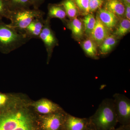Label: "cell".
<instances>
[{
	"label": "cell",
	"mask_w": 130,
	"mask_h": 130,
	"mask_svg": "<svg viewBox=\"0 0 130 130\" xmlns=\"http://www.w3.org/2000/svg\"><path fill=\"white\" fill-rule=\"evenodd\" d=\"M31 6L33 9H39V8L44 2L45 0H30Z\"/></svg>",
	"instance_id": "obj_26"
},
{
	"label": "cell",
	"mask_w": 130,
	"mask_h": 130,
	"mask_svg": "<svg viewBox=\"0 0 130 130\" xmlns=\"http://www.w3.org/2000/svg\"><path fill=\"white\" fill-rule=\"evenodd\" d=\"M123 3H127L130 4V0H120Z\"/></svg>",
	"instance_id": "obj_30"
},
{
	"label": "cell",
	"mask_w": 130,
	"mask_h": 130,
	"mask_svg": "<svg viewBox=\"0 0 130 130\" xmlns=\"http://www.w3.org/2000/svg\"><path fill=\"white\" fill-rule=\"evenodd\" d=\"M89 125V118H78L66 113L63 130H87Z\"/></svg>",
	"instance_id": "obj_8"
},
{
	"label": "cell",
	"mask_w": 130,
	"mask_h": 130,
	"mask_svg": "<svg viewBox=\"0 0 130 130\" xmlns=\"http://www.w3.org/2000/svg\"><path fill=\"white\" fill-rule=\"evenodd\" d=\"M30 40L0 19V52L8 54L19 48Z\"/></svg>",
	"instance_id": "obj_3"
},
{
	"label": "cell",
	"mask_w": 130,
	"mask_h": 130,
	"mask_svg": "<svg viewBox=\"0 0 130 130\" xmlns=\"http://www.w3.org/2000/svg\"><path fill=\"white\" fill-rule=\"evenodd\" d=\"M33 106L38 112L46 115L63 111L59 105L47 99L39 100L35 102Z\"/></svg>",
	"instance_id": "obj_10"
},
{
	"label": "cell",
	"mask_w": 130,
	"mask_h": 130,
	"mask_svg": "<svg viewBox=\"0 0 130 130\" xmlns=\"http://www.w3.org/2000/svg\"><path fill=\"white\" fill-rule=\"evenodd\" d=\"M11 12L7 0H0V19L5 18L9 19Z\"/></svg>",
	"instance_id": "obj_22"
},
{
	"label": "cell",
	"mask_w": 130,
	"mask_h": 130,
	"mask_svg": "<svg viewBox=\"0 0 130 130\" xmlns=\"http://www.w3.org/2000/svg\"><path fill=\"white\" fill-rule=\"evenodd\" d=\"M59 4L64 7L68 18L72 19L76 17L78 13V8L73 0H63Z\"/></svg>",
	"instance_id": "obj_18"
},
{
	"label": "cell",
	"mask_w": 130,
	"mask_h": 130,
	"mask_svg": "<svg viewBox=\"0 0 130 130\" xmlns=\"http://www.w3.org/2000/svg\"><path fill=\"white\" fill-rule=\"evenodd\" d=\"M87 130H95V129H94L92 125L90 124V123L89 126L88 128V129Z\"/></svg>",
	"instance_id": "obj_29"
},
{
	"label": "cell",
	"mask_w": 130,
	"mask_h": 130,
	"mask_svg": "<svg viewBox=\"0 0 130 130\" xmlns=\"http://www.w3.org/2000/svg\"><path fill=\"white\" fill-rule=\"evenodd\" d=\"M96 16L100 21L109 30L115 27L118 23V17L105 8L98 9Z\"/></svg>",
	"instance_id": "obj_12"
},
{
	"label": "cell",
	"mask_w": 130,
	"mask_h": 130,
	"mask_svg": "<svg viewBox=\"0 0 130 130\" xmlns=\"http://www.w3.org/2000/svg\"><path fill=\"white\" fill-rule=\"evenodd\" d=\"M117 43V38L113 35H110L102 42L100 46V53L102 55L109 53Z\"/></svg>",
	"instance_id": "obj_16"
},
{
	"label": "cell",
	"mask_w": 130,
	"mask_h": 130,
	"mask_svg": "<svg viewBox=\"0 0 130 130\" xmlns=\"http://www.w3.org/2000/svg\"><path fill=\"white\" fill-rule=\"evenodd\" d=\"M50 20L47 18L45 20L44 26L39 37L43 42L46 50L48 63L51 58L54 47L58 45V40L50 26Z\"/></svg>",
	"instance_id": "obj_6"
},
{
	"label": "cell",
	"mask_w": 130,
	"mask_h": 130,
	"mask_svg": "<svg viewBox=\"0 0 130 130\" xmlns=\"http://www.w3.org/2000/svg\"><path fill=\"white\" fill-rule=\"evenodd\" d=\"M78 8L84 13H90L89 0H73Z\"/></svg>",
	"instance_id": "obj_23"
},
{
	"label": "cell",
	"mask_w": 130,
	"mask_h": 130,
	"mask_svg": "<svg viewBox=\"0 0 130 130\" xmlns=\"http://www.w3.org/2000/svg\"><path fill=\"white\" fill-rule=\"evenodd\" d=\"M82 47L85 54L89 57L98 59L97 45L93 40L89 38L82 43Z\"/></svg>",
	"instance_id": "obj_17"
},
{
	"label": "cell",
	"mask_w": 130,
	"mask_h": 130,
	"mask_svg": "<svg viewBox=\"0 0 130 130\" xmlns=\"http://www.w3.org/2000/svg\"><path fill=\"white\" fill-rule=\"evenodd\" d=\"M45 13L39 9H25L11 11L9 19V26L20 32L24 34V31L33 20L43 17Z\"/></svg>",
	"instance_id": "obj_4"
},
{
	"label": "cell",
	"mask_w": 130,
	"mask_h": 130,
	"mask_svg": "<svg viewBox=\"0 0 130 130\" xmlns=\"http://www.w3.org/2000/svg\"><path fill=\"white\" fill-rule=\"evenodd\" d=\"M114 105L118 123L122 125H130V100L120 93L113 95Z\"/></svg>",
	"instance_id": "obj_5"
},
{
	"label": "cell",
	"mask_w": 130,
	"mask_h": 130,
	"mask_svg": "<svg viewBox=\"0 0 130 130\" xmlns=\"http://www.w3.org/2000/svg\"><path fill=\"white\" fill-rule=\"evenodd\" d=\"M84 31L85 34L89 37L96 23V18L94 16L89 13L86 14L83 19Z\"/></svg>",
	"instance_id": "obj_20"
},
{
	"label": "cell",
	"mask_w": 130,
	"mask_h": 130,
	"mask_svg": "<svg viewBox=\"0 0 130 130\" xmlns=\"http://www.w3.org/2000/svg\"><path fill=\"white\" fill-rule=\"evenodd\" d=\"M105 0H89L90 13L101 8Z\"/></svg>",
	"instance_id": "obj_24"
},
{
	"label": "cell",
	"mask_w": 130,
	"mask_h": 130,
	"mask_svg": "<svg viewBox=\"0 0 130 130\" xmlns=\"http://www.w3.org/2000/svg\"><path fill=\"white\" fill-rule=\"evenodd\" d=\"M130 30V20L123 19L118 25L113 35L116 38L123 37L129 32Z\"/></svg>",
	"instance_id": "obj_19"
},
{
	"label": "cell",
	"mask_w": 130,
	"mask_h": 130,
	"mask_svg": "<svg viewBox=\"0 0 130 130\" xmlns=\"http://www.w3.org/2000/svg\"><path fill=\"white\" fill-rule=\"evenodd\" d=\"M44 23L45 20L43 19V17L35 19L26 28L24 34L30 40L32 38L39 39Z\"/></svg>",
	"instance_id": "obj_11"
},
{
	"label": "cell",
	"mask_w": 130,
	"mask_h": 130,
	"mask_svg": "<svg viewBox=\"0 0 130 130\" xmlns=\"http://www.w3.org/2000/svg\"><path fill=\"white\" fill-rule=\"evenodd\" d=\"M67 26L74 37L80 39L83 37L84 33L83 24L79 19L76 17L72 19L71 21L68 23Z\"/></svg>",
	"instance_id": "obj_15"
},
{
	"label": "cell",
	"mask_w": 130,
	"mask_h": 130,
	"mask_svg": "<svg viewBox=\"0 0 130 130\" xmlns=\"http://www.w3.org/2000/svg\"><path fill=\"white\" fill-rule=\"evenodd\" d=\"M11 11L29 9L31 6L30 0H7Z\"/></svg>",
	"instance_id": "obj_21"
},
{
	"label": "cell",
	"mask_w": 130,
	"mask_h": 130,
	"mask_svg": "<svg viewBox=\"0 0 130 130\" xmlns=\"http://www.w3.org/2000/svg\"><path fill=\"white\" fill-rule=\"evenodd\" d=\"M104 8L112 13L117 17L124 15L125 6L120 0H105Z\"/></svg>",
	"instance_id": "obj_13"
},
{
	"label": "cell",
	"mask_w": 130,
	"mask_h": 130,
	"mask_svg": "<svg viewBox=\"0 0 130 130\" xmlns=\"http://www.w3.org/2000/svg\"><path fill=\"white\" fill-rule=\"evenodd\" d=\"M47 18L51 19L53 18L65 20L67 16L65 9L62 5L59 4H49L48 5Z\"/></svg>",
	"instance_id": "obj_14"
},
{
	"label": "cell",
	"mask_w": 130,
	"mask_h": 130,
	"mask_svg": "<svg viewBox=\"0 0 130 130\" xmlns=\"http://www.w3.org/2000/svg\"><path fill=\"white\" fill-rule=\"evenodd\" d=\"M112 130H130V125H121L118 128H115Z\"/></svg>",
	"instance_id": "obj_28"
},
{
	"label": "cell",
	"mask_w": 130,
	"mask_h": 130,
	"mask_svg": "<svg viewBox=\"0 0 130 130\" xmlns=\"http://www.w3.org/2000/svg\"><path fill=\"white\" fill-rule=\"evenodd\" d=\"M95 26L90 36V38L100 46L102 42L110 34L109 30L101 22L97 16L95 18Z\"/></svg>",
	"instance_id": "obj_9"
},
{
	"label": "cell",
	"mask_w": 130,
	"mask_h": 130,
	"mask_svg": "<svg viewBox=\"0 0 130 130\" xmlns=\"http://www.w3.org/2000/svg\"><path fill=\"white\" fill-rule=\"evenodd\" d=\"M66 113L63 111L47 115L42 119V130H63Z\"/></svg>",
	"instance_id": "obj_7"
},
{
	"label": "cell",
	"mask_w": 130,
	"mask_h": 130,
	"mask_svg": "<svg viewBox=\"0 0 130 130\" xmlns=\"http://www.w3.org/2000/svg\"><path fill=\"white\" fill-rule=\"evenodd\" d=\"M10 98L6 94L0 93V110H5L9 102Z\"/></svg>",
	"instance_id": "obj_25"
},
{
	"label": "cell",
	"mask_w": 130,
	"mask_h": 130,
	"mask_svg": "<svg viewBox=\"0 0 130 130\" xmlns=\"http://www.w3.org/2000/svg\"><path fill=\"white\" fill-rule=\"evenodd\" d=\"M89 119L90 124L95 130L114 129L118 121L113 99H104L95 113Z\"/></svg>",
	"instance_id": "obj_2"
},
{
	"label": "cell",
	"mask_w": 130,
	"mask_h": 130,
	"mask_svg": "<svg viewBox=\"0 0 130 130\" xmlns=\"http://www.w3.org/2000/svg\"><path fill=\"white\" fill-rule=\"evenodd\" d=\"M0 130H40L36 120L22 111L0 110Z\"/></svg>",
	"instance_id": "obj_1"
},
{
	"label": "cell",
	"mask_w": 130,
	"mask_h": 130,
	"mask_svg": "<svg viewBox=\"0 0 130 130\" xmlns=\"http://www.w3.org/2000/svg\"><path fill=\"white\" fill-rule=\"evenodd\" d=\"M125 6V13L126 19L130 20V4L123 3Z\"/></svg>",
	"instance_id": "obj_27"
}]
</instances>
